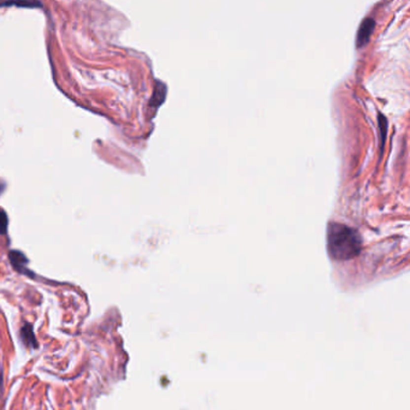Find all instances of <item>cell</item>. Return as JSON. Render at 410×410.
I'll return each instance as SVG.
<instances>
[{
    "label": "cell",
    "instance_id": "6da1fadb",
    "mask_svg": "<svg viewBox=\"0 0 410 410\" xmlns=\"http://www.w3.org/2000/svg\"><path fill=\"white\" fill-rule=\"evenodd\" d=\"M329 253L336 260H348L361 250V239L356 230L338 223H331L327 230Z\"/></svg>",
    "mask_w": 410,
    "mask_h": 410
},
{
    "label": "cell",
    "instance_id": "7a4b0ae2",
    "mask_svg": "<svg viewBox=\"0 0 410 410\" xmlns=\"http://www.w3.org/2000/svg\"><path fill=\"white\" fill-rule=\"evenodd\" d=\"M374 27H376V22H374L373 18H366L361 23L359 32H357V47L365 46L370 41Z\"/></svg>",
    "mask_w": 410,
    "mask_h": 410
},
{
    "label": "cell",
    "instance_id": "3957f363",
    "mask_svg": "<svg viewBox=\"0 0 410 410\" xmlns=\"http://www.w3.org/2000/svg\"><path fill=\"white\" fill-rule=\"evenodd\" d=\"M10 260L11 262H12L13 267H15L16 270L23 273H29V271H27L26 269V265H27V262H28V260H27L26 256H24L22 253H20V251H15V250L11 251Z\"/></svg>",
    "mask_w": 410,
    "mask_h": 410
},
{
    "label": "cell",
    "instance_id": "277c9868",
    "mask_svg": "<svg viewBox=\"0 0 410 410\" xmlns=\"http://www.w3.org/2000/svg\"><path fill=\"white\" fill-rule=\"evenodd\" d=\"M21 336H22V340H23V342L27 344V345L33 346V348H36L37 346L36 340H35V336H34V333H33L32 327H30L29 325H24V327L21 331Z\"/></svg>",
    "mask_w": 410,
    "mask_h": 410
},
{
    "label": "cell",
    "instance_id": "5b68a950",
    "mask_svg": "<svg viewBox=\"0 0 410 410\" xmlns=\"http://www.w3.org/2000/svg\"><path fill=\"white\" fill-rule=\"evenodd\" d=\"M6 226H7L6 214H5L2 210H0V232L5 234V231H6Z\"/></svg>",
    "mask_w": 410,
    "mask_h": 410
}]
</instances>
